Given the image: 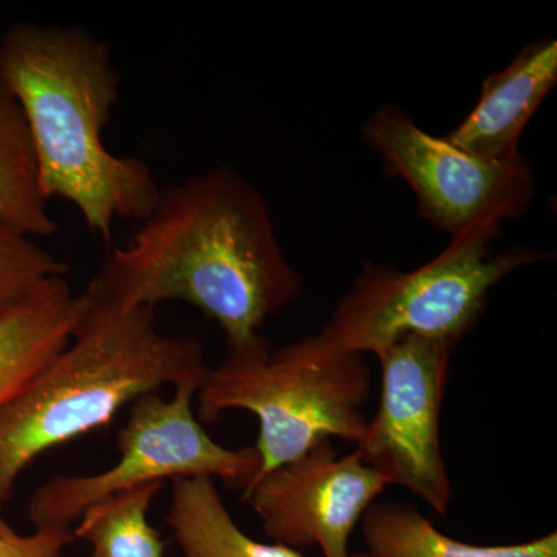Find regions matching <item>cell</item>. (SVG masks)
Wrapping results in <instances>:
<instances>
[{
    "instance_id": "15",
    "label": "cell",
    "mask_w": 557,
    "mask_h": 557,
    "mask_svg": "<svg viewBox=\"0 0 557 557\" xmlns=\"http://www.w3.org/2000/svg\"><path fill=\"white\" fill-rule=\"evenodd\" d=\"M163 486L148 483L91 505L75 523V539L89 542V557H166L163 539L148 516Z\"/></svg>"
},
{
    "instance_id": "16",
    "label": "cell",
    "mask_w": 557,
    "mask_h": 557,
    "mask_svg": "<svg viewBox=\"0 0 557 557\" xmlns=\"http://www.w3.org/2000/svg\"><path fill=\"white\" fill-rule=\"evenodd\" d=\"M67 270L39 240L0 225V318Z\"/></svg>"
},
{
    "instance_id": "12",
    "label": "cell",
    "mask_w": 557,
    "mask_h": 557,
    "mask_svg": "<svg viewBox=\"0 0 557 557\" xmlns=\"http://www.w3.org/2000/svg\"><path fill=\"white\" fill-rule=\"evenodd\" d=\"M362 548L347 557H557V533L515 545H472L443 534L417 509L372 504L362 516Z\"/></svg>"
},
{
    "instance_id": "9",
    "label": "cell",
    "mask_w": 557,
    "mask_h": 557,
    "mask_svg": "<svg viewBox=\"0 0 557 557\" xmlns=\"http://www.w3.org/2000/svg\"><path fill=\"white\" fill-rule=\"evenodd\" d=\"M386 487L357 450L339 456L325 438L256 480L242 498L274 544L319 547L324 557H347L351 534Z\"/></svg>"
},
{
    "instance_id": "3",
    "label": "cell",
    "mask_w": 557,
    "mask_h": 557,
    "mask_svg": "<svg viewBox=\"0 0 557 557\" xmlns=\"http://www.w3.org/2000/svg\"><path fill=\"white\" fill-rule=\"evenodd\" d=\"M81 298L72 338L0 409V509L47 450L106 426L145 395L205 380L211 368L196 336L161 332L156 310L86 289Z\"/></svg>"
},
{
    "instance_id": "5",
    "label": "cell",
    "mask_w": 557,
    "mask_h": 557,
    "mask_svg": "<svg viewBox=\"0 0 557 557\" xmlns=\"http://www.w3.org/2000/svg\"><path fill=\"white\" fill-rule=\"evenodd\" d=\"M548 258L522 245L498 251L493 240L472 236L450 240L416 270L368 262L324 329L310 338L330 354L361 357H376L408 336L456 346L478 325L502 278Z\"/></svg>"
},
{
    "instance_id": "2",
    "label": "cell",
    "mask_w": 557,
    "mask_h": 557,
    "mask_svg": "<svg viewBox=\"0 0 557 557\" xmlns=\"http://www.w3.org/2000/svg\"><path fill=\"white\" fill-rule=\"evenodd\" d=\"M0 76L30 126L47 199L67 201L90 233L143 222L160 197L152 168L108 149L121 78L104 40L83 27L14 22L0 33Z\"/></svg>"
},
{
    "instance_id": "8",
    "label": "cell",
    "mask_w": 557,
    "mask_h": 557,
    "mask_svg": "<svg viewBox=\"0 0 557 557\" xmlns=\"http://www.w3.org/2000/svg\"><path fill=\"white\" fill-rule=\"evenodd\" d=\"M454 347L408 336L376 355L380 406L355 448L387 486L405 487L438 515L453 500L440 420Z\"/></svg>"
},
{
    "instance_id": "11",
    "label": "cell",
    "mask_w": 557,
    "mask_h": 557,
    "mask_svg": "<svg viewBox=\"0 0 557 557\" xmlns=\"http://www.w3.org/2000/svg\"><path fill=\"white\" fill-rule=\"evenodd\" d=\"M81 310V293L60 276L0 318V409L65 347Z\"/></svg>"
},
{
    "instance_id": "6",
    "label": "cell",
    "mask_w": 557,
    "mask_h": 557,
    "mask_svg": "<svg viewBox=\"0 0 557 557\" xmlns=\"http://www.w3.org/2000/svg\"><path fill=\"white\" fill-rule=\"evenodd\" d=\"M203 380L174 387L171 398L149 394L129 406L116 437L119 460L97 474L61 475L42 483L28 502L35 528H72L98 502L121 491L178 479H222L244 493L259 471L252 446L230 449L201 426L194 401Z\"/></svg>"
},
{
    "instance_id": "13",
    "label": "cell",
    "mask_w": 557,
    "mask_h": 557,
    "mask_svg": "<svg viewBox=\"0 0 557 557\" xmlns=\"http://www.w3.org/2000/svg\"><path fill=\"white\" fill-rule=\"evenodd\" d=\"M49 201L27 116L0 76V225L39 242L49 239L60 231Z\"/></svg>"
},
{
    "instance_id": "17",
    "label": "cell",
    "mask_w": 557,
    "mask_h": 557,
    "mask_svg": "<svg viewBox=\"0 0 557 557\" xmlns=\"http://www.w3.org/2000/svg\"><path fill=\"white\" fill-rule=\"evenodd\" d=\"M73 541V528H35L30 534H20L0 509V557H61Z\"/></svg>"
},
{
    "instance_id": "10",
    "label": "cell",
    "mask_w": 557,
    "mask_h": 557,
    "mask_svg": "<svg viewBox=\"0 0 557 557\" xmlns=\"http://www.w3.org/2000/svg\"><path fill=\"white\" fill-rule=\"evenodd\" d=\"M557 84V42L528 44L507 67L482 84L479 101L445 138L472 156L511 161L522 156L520 138Z\"/></svg>"
},
{
    "instance_id": "4",
    "label": "cell",
    "mask_w": 557,
    "mask_h": 557,
    "mask_svg": "<svg viewBox=\"0 0 557 557\" xmlns=\"http://www.w3.org/2000/svg\"><path fill=\"white\" fill-rule=\"evenodd\" d=\"M370 391L372 373L364 357L330 354L309 336L277 350L226 355L201 381L196 413L203 423H214L230 410L258 418L255 483L321 440L357 446L368 426L362 409Z\"/></svg>"
},
{
    "instance_id": "7",
    "label": "cell",
    "mask_w": 557,
    "mask_h": 557,
    "mask_svg": "<svg viewBox=\"0 0 557 557\" xmlns=\"http://www.w3.org/2000/svg\"><path fill=\"white\" fill-rule=\"evenodd\" d=\"M391 177L408 183L418 215L450 240H496L505 223L522 219L536 182L525 157L496 161L472 156L424 131L405 109L381 106L361 129Z\"/></svg>"
},
{
    "instance_id": "14",
    "label": "cell",
    "mask_w": 557,
    "mask_h": 557,
    "mask_svg": "<svg viewBox=\"0 0 557 557\" xmlns=\"http://www.w3.org/2000/svg\"><path fill=\"white\" fill-rule=\"evenodd\" d=\"M166 522L185 557H304L298 549L249 537L212 479L174 480Z\"/></svg>"
},
{
    "instance_id": "1",
    "label": "cell",
    "mask_w": 557,
    "mask_h": 557,
    "mask_svg": "<svg viewBox=\"0 0 557 557\" xmlns=\"http://www.w3.org/2000/svg\"><path fill=\"white\" fill-rule=\"evenodd\" d=\"M300 289L265 197L230 166L161 188L137 233L110 249L86 287L123 306L189 304L219 325L231 355L269 350L262 329Z\"/></svg>"
}]
</instances>
